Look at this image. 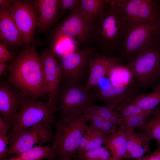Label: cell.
Returning a JSON list of instances; mask_svg holds the SVG:
<instances>
[{
	"mask_svg": "<svg viewBox=\"0 0 160 160\" xmlns=\"http://www.w3.org/2000/svg\"><path fill=\"white\" fill-rule=\"evenodd\" d=\"M8 82L26 96L37 99L47 95L43 66L35 43L26 47L9 65Z\"/></svg>",
	"mask_w": 160,
	"mask_h": 160,
	"instance_id": "1",
	"label": "cell"
},
{
	"mask_svg": "<svg viewBox=\"0 0 160 160\" xmlns=\"http://www.w3.org/2000/svg\"><path fill=\"white\" fill-rule=\"evenodd\" d=\"M91 41L96 50L106 56L119 55L122 46L125 22L109 0L105 9L94 20Z\"/></svg>",
	"mask_w": 160,
	"mask_h": 160,
	"instance_id": "2",
	"label": "cell"
},
{
	"mask_svg": "<svg viewBox=\"0 0 160 160\" xmlns=\"http://www.w3.org/2000/svg\"><path fill=\"white\" fill-rule=\"evenodd\" d=\"M159 44L160 16L155 20H140L126 22L119 55L122 59L128 60Z\"/></svg>",
	"mask_w": 160,
	"mask_h": 160,
	"instance_id": "3",
	"label": "cell"
},
{
	"mask_svg": "<svg viewBox=\"0 0 160 160\" xmlns=\"http://www.w3.org/2000/svg\"><path fill=\"white\" fill-rule=\"evenodd\" d=\"M88 121L84 114L60 117L55 122V133L52 148L57 159H76L81 139Z\"/></svg>",
	"mask_w": 160,
	"mask_h": 160,
	"instance_id": "4",
	"label": "cell"
},
{
	"mask_svg": "<svg viewBox=\"0 0 160 160\" xmlns=\"http://www.w3.org/2000/svg\"><path fill=\"white\" fill-rule=\"evenodd\" d=\"M57 108L54 101L47 102L23 95L20 106L14 118L12 127L8 134L38 124L51 125L56 121Z\"/></svg>",
	"mask_w": 160,
	"mask_h": 160,
	"instance_id": "5",
	"label": "cell"
},
{
	"mask_svg": "<svg viewBox=\"0 0 160 160\" xmlns=\"http://www.w3.org/2000/svg\"><path fill=\"white\" fill-rule=\"evenodd\" d=\"M126 65L139 88L154 89L160 83V44L128 60Z\"/></svg>",
	"mask_w": 160,
	"mask_h": 160,
	"instance_id": "6",
	"label": "cell"
},
{
	"mask_svg": "<svg viewBox=\"0 0 160 160\" xmlns=\"http://www.w3.org/2000/svg\"><path fill=\"white\" fill-rule=\"evenodd\" d=\"M53 100L61 117L84 114L95 100L90 91L79 83L60 85Z\"/></svg>",
	"mask_w": 160,
	"mask_h": 160,
	"instance_id": "7",
	"label": "cell"
},
{
	"mask_svg": "<svg viewBox=\"0 0 160 160\" xmlns=\"http://www.w3.org/2000/svg\"><path fill=\"white\" fill-rule=\"evenodd\" d=\"M78 7L71 10L68 15L53 30L50 49L51 50H53L65 39H71L75 43L81 44L91 41L92 24L84 18Z\"/></svg>",
	"mask_w": 160,
	"mask_h": 160,
	"instance_id": "8",
	"label": "cell"
},
{
	"mask_svg": "<svg viewBox=\"0 0 160 160\" xmlns=\"http://www.w3.org/2000/svg\"><path fill=\"white\" fill-rule=\"evenodd\" d=\"M51 125L38 124L8 135L9 147L5 159L12 155L41 146L45 143H53L54 135Z\"/></svg>",
	"mask_w": 160,
	"mask_h": 160,
	"instance_id": "9",
	"label": "cell"
},
{
	"mask_svg": "<svg viewBox=\"0 0 160 160\" xmlns=\"http://www.w3.org/2000/svg\"><path fill=\"white\" fill-rule=\"evenodd\" d=\"M96 51L94 48L86 46L58 57L64 84L72 85L79 83L89 72V60Z\"/></svg>",
	"mask_w": 160,
	"mask_h": 160,
	"instance_id": "10",
	"label": "cell"
},
{
	"mask_svg": "<svg viewBox=\"0 0 160 160\" xmlns=\"http://www.w3.org/2000/svg\"><path fill=\"white\" fill-rule=\"evenodd\" d=\"M125 22L140 20H155L160 16L157 0H109Z\"/></svg>",
	"mask_w": 160,
	"mask_h": 160,
	"instance_id": "11",
	"label": "cell"
},
{
	"mask_svg": "<svg viewBox=\"0 0 160 160\" xmlns=\"http://www.w3.org/2000/svg\"><path fill=\"white\" fill-rule=\"evenodd\" d=\"M34 1L13 0L9 9L10 15L18 28L26 47L33 41L37 27V17L34 7Z\"/></svg>",
	"mask_w": 160,
	"mask_h": 160,
	"instance_id": "12",
	"label": "cell"
},
{
	"mask_svg": "<svg viewBox=\"0 0 160 160\" xmlns=\"http://www.w3.org/2000/svg\"><path fill=\"white\" fill-rule=\"evenodd\" d=\"M91 92L95 100L105 103L115 110L119 106L131 103L137 96L142 94L135 84L124 85L110 83L105 87L98 85L92 88Z\"/></svg>",
	"mask_w": 160,
	"mask_h": 160,
	"instance_id": "13",
	"label": "cell"
},
{
	"mask_svg": "<svg viewBox=\"0 0 160 160\" xmlns=\"http://www.w3.org/2000/svg\"><path fill=\"white\" fill-rule=\"evenodd\" d=\"M119 55L113 57L102 55L96 51L89 63V76L84 85L88 91L98 86L104 79L108 77L114 68L122 61Z\"/></svg>",
	"mask_w": 160,
	"mask_h": 160,
	"instance_id": "14",
	"label": "cell"
},
{
	"mask_svg": "<svg viewBox=\"0 0 160 160\" xmlns=\"http://www.w3.org/2000/svg\"><path fill=\"white\" fill-rule=\"evenodd\" d=\"M48 101L54 100L58 91L62 80V71L56 57L50 49L41 52Z\"/></svg>",
	"mask_w": 160,
	"mask_h": 160,
	"instance_id": "15",
	"label": "cell"
},
{
	"mask_svg": "<svg viewBox=\"0 0 160 160\" xmlns=\"http://www.w3.org/2000/svg\"><path fill=\"white\" fill-rule=\"evenodd\" d=\"M23 94L9 82L0 84V113L5 120L12 125L21 104Z\"/></svg>",
	"mask_w": 160,
	"mask_h": 160,
	"instance_id": "16",
	"label": "cell"
},
{
	"mask_svg": "<svg viewBox=\"0 0 160 160\" xmlns=\"http://www.w3.org/2000/svg\"><path fill=\"white\" fill-rule=\"evenodd\" d=\"M59 0H37L34 7L37 17V27L39 31H46L55 22L60 15Z\"/></svg>",
	"mask_w": 160,
	"mask_h": 160,
	"instance_id": "17",
	"label": "cell"
},
{
	"mask_svg": "<svg viewBox=\"0 0 160 160\" xmlns=\"http://www.w3.org/2000/svg\"><path fill=\"white\" fill-rule=\"evenodd\" d=\"M9 9H0V43L6 47L20 46L24 44L23 39Z\"/></svg>",
	"mask_w": 160,
	"mask_h": 160,
	"instance_id": "18",
	"label": "cell"
},
{
	"mask_svg": "<svg viewBox=\"0 0 160 160\" xmlns=\"http://www.w3.org/2000/svg\"><path fill=\"white\" fill-rule=\"evenodd\" d=\"M124 131L127 146L125 159H137L142 157L148 152L149 144L152 139L140 131L138 132H135L134 131Z\"/></svg>",
	"mask_w": 160,
	"mask_h": 160,
	"instance_id": "19",
	"label": "cell"
},
{
	"mask_svg": "<svg viewBox=\"0 0 160 160\" xmlns=\"http://www.w3.org/2000/svg\"><path fill=\"white\" fill-rule=\"evenodd\" d=\"M103 144L109 149L112 160H124L127 152V140L124 131L121 129L108 135Z\"/></svg>",
	"mask_w": 160,
	"mask_h": 160,
	"instance_id": "20",
	"label": "cell"
},
{
	"mask_svg": "<svg viewBox=\"0 0 160 160\" xmlns=\"http://www.w3.org/2000/svg\"><path fill=\"white\" fill-rule=\"evenodd\" d=\"M108 3L109 0H80L78 9L84 18L92 24Z\"/></svg>",
	"mask_w": 160,
	"mask_h": 160,
	"instance_id": "21",
	"label": "cell"
},
{
	"mask_svg": "<svg viewBox=\"0 0 160 160\" xmlns=\"http://www.w3.org/2000/svg\"><path fill=\"white\" fill-rule=\"evenodd\" d=\"M56 159L52 147L46 146L34 148L3 160H54Z\"/></svg>",
	"mask_w": 160,
	"mask_h": 160,
	"instance_id": "22",
	"label": "cell"
},
{
	"mask_svg": "<svg viewBox=\"0 0 160 160\" xmlns=\"http://www.w3.org/2000/svg\"><path fill=\"white\" fill-rule=\"evenodd\" d=\"M144 111L154 110L160 104V83L152 92L137 96L130 103Z\"/></svg>",
	"mask_w": 160,
	"mask_h": 160,
	"instance_id": "23",
	"label": "cell"
},
{
	"mask_svg": "<svg viewBox=\"0 0 160 160\" xmlns=\"http://www.w3.org/2000/svg\"><path fill=\"white\" fill-rule=\"evenodd\" d=\"M137 129L160 143V108L155 109L151 116Z\"/></svg>",
	"mask_w": 160,
	"mask_h": 160,
	"instance_id": "24",
	"label": "cell"
},
{
	"mask_svg": "<svg viewBox=\"0 0 160 160\" xmlns=\"http://www.w3.org/2000/svg\"><path fill=\"white\" fill-rule=\"evenodd\" d=\"M108 77L110 83L113 84L127 85L135 84L132 73L126 65L118 64Z\"/></svg>",
	"mask_w": 160,
	"mask_h": 160,
	"instance_id": "25",
	"label": "cell"
},
{
	"mask_svg": "<svg viewBox=\"0 0 160 160\" xmlns=\"http://www.w3.org/2000/svg\"><path fill=\"white\" fill-rule=\"evenodd\" d=\"M154 110L145 111L136 115L120 119V129L124 131H134L141 126L151 116Z\"/></svg>",
	"mask_w": 160,
	"mask_h": 160,
	"instance_id": "26",
	"label": "cell"
},
{
	"mask_svg": "<svg viewBox=\"0 0 160 160\" xmlns=\"http://www.w3.org/2000/svg\"><path fill=\"white\" fill-rule=\"evenodd\" d=\"M84 114L88 121H90L91 125L108 135L116 131L117 126L97 114L88 111H86Z\"/></svg>",
	"mask_w": 160,
	"mask_h": 160,
	"instance_id": "27",
	"label": "cell"
},
{
	"mask_svg": "<svg viewBox=\"0 0 160 160\" xmlns=\"http://www.w3.org/2000/svg\"><path fill=\"white\" fill-rule=\"evenodd\" d=\"M87 111L96 114L117 126L119 125L120 118L116 110L107 106H101L93 104L90 106Z\"/></svg>",
	"mask_w": 160,
	"mask_h": 160,
	"instance_id": "28",
	"label": "cell"
},
{
	"mask_svg": "<svg viewBox=\"0 0 160 160\" xmlns=\"http://www.w3.org/2000/svg\"><path fill=\"white\" fill-rule=\"evenodd\" d=\"M11 125L0 117V160L5 159L8 151L9 137L7 133Z\"/></svg>",
	"mask_w": 160,
	"mask_h": 160,
	"instance_id": "29",
	"label": "cell"
},
{
	"mask_svg": "<svg viewBox=\"0 0 160 160\" xmlns=\"http://www.w3.org/2000/svg\"><path fill=\"white\" fill-rule=\"evenodd\" d=\"M89 126L90 130V136L85 152L101 147L104 144L106 137L108 135L91 124Z\"/></svg>",
	"mask_w": 160,
	"mask_h": 160,
	"instance_id": "30",
	"label": "cell"
},
{
	"mask_svg": "<svg viewBox=\"0 0 160 160\" xmlns=\"http://www.w3.org/2000/svg\"><path fill=\"white\" fill-rule=\"evenodd\" d=\"M78 160H112V156L105 147H100L85 152Z\"/></svg>",
	"mask_w": 160,
	"mask_h": 160,
	"instance_id": "31",
	"label": "cell"
},
{
	"mask_svg": "<svg viewBox=\"0 0 160 160\" xmlns=\"http://www.w3.org/2000/svg\"><path fill=\"white\" fill-rule=\"evenodd\" d=\"M115 110L117 112L120 119L136 115L145 111L137 106L131 103L119 106Z\"/></svg>",
	"mask_w": 160,
	"mask_h": 160,
	"instance_id": "32",
	"label": "cell"
},
{
	"mask_svg": "<svg viewBox=\"0 0 160 160\" xmlns=\"http://www.w3.org/2000/svg\"><path fill=\"white\" fill-rule=\"evenodd\" d=\"M80 0H59V12L63 15L68 10L71 11L78 7Z\"/></svg>",
	"mask_w": 160,
	"mask_h": 160,
	"instance_id": "33",
	"label": "cell"
},
{
	"mask_svg": "<svg viewBox=\"0 0 160 160\" xmlns=\"http://www.w3.org/2000/svg\"><path fill=\"white\" fill-rule=\"evenodd\" d=\"M90 130L89 125H87L86 131L82 137L77 151L76 159L80 157L85 153V149L89 142Z\"/></svg>",
	"mask_w": 160,
	"mask_h": 160,
	"instance_id": "34",
	"label": "cell"
},
{
	"mask_svg": "<svg viewBox=\"0 0 160 160\" xmlns=\"http://www.w3.org/2000/svg\"><path fill=\"white\" fill-rule=\"evenodd\" d=\"M15 52L9 51L6 47L0 43V62L13 60L15 57Z\"/></svg>",
	"mask_w": 160,
	"mask_h": 160,
	"instance_id": "35",
	"label": "cell"
},
{
	"mask_svg": "<svg viewBox=\"0 0 160 160\" xmlns=\"http://www.w3.org/2000/svg\"><path fill=\"white\" fill-rule=\"evenodd\" d=\"M142 160H160V143L154 151L140 158Z\"/></svg>",
	"mask_w": 160,
	"mask_h": 160,
	"instance_id": "36",
	"label": "cell"
},
{
	"mask_svg": "<svg viewBox=\"0 0 160 160\" xmlns=\"http://www.w3.org/2000/svg\"><path fill=\"white\" fill-rule=\"evenodd\" d=\"M13 3V0H0V9H9Z\"/></svg>",
	"mask_w": 160,
	"mask_h": 160,
	"instance_id": "37",
	"label": "cell"
},
{
	"mask_svg": "<svg viewBox=\"0 0 160 160\" xmlns=\"http://www.w3.org/2000/svg\"><path fill=\"white\" fill-rule=\"evenodd\" d=\"M9 69V65L6 63L0 62V76L1 77Z\"/></svg>",
	"mask_w": 160,
	"mask_h": 160,
	"instance_id": "38",
	"label": "cell"
},
{
	"mask_svg": "<svg viewBox=\"0 0 160 160\" xmlns=\"http://www.w3.org/2000/svg\"><path fill=\"white\" fill-rule=\"evenodd\" d=\"M54 160H78L77 159H73L72 158H63L59 159L57 158Z\"/></svg>",
	"mask_w": 160,
	"mask_h": 160,
	"instance_id": "39",
	"label": "cell"
},
{
	"mask_svg": "<svg viewBox=\"0 0 160 160\" xmlns=\"http://www.w3.org/2000/svg\"><path fill=\"white\" fill-rule=\"evenodd\" d=\"M136 160H142L141 159H137Z\"/></svg>",
	"mask_w": 160,
	"mask_h": 160,
	"instance_id": "40",
	"label": "cell"
},
{
	"mask_svg": "<svg viewBox=\"0 0 160 160\" xmlns=\"http://www.w3.org/2000/svg\"><path fill=\"white\" fill-rule=\"evenodd\" d=\"M159 2H160V0L159 1Z\"/></svg>",
	"mask_w": 160,
	"mask_h": 160,
	"instance_id": "41",
	"label": "cell"
},
{
	"mask_svg": "<svg viewBox=\"0 0 160 160\" xmlns=\"http://www.w3.org/2000/svg\"><path fill=\"white\" fill-rule=\"evenodd\" d=\"M159 107L160 108V106H159Z\"/></svg>",
	"mask_w": 160,
	"mask_h": 160,
	"instance_id": "42",
	"label": "cell"
}]
</instances>
